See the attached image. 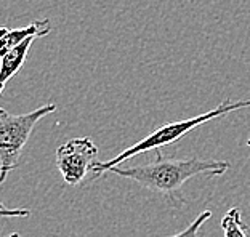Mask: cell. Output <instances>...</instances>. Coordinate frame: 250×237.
Wrapping results in <instances>:
<instances>
[{
  "instance_id": "6",
  "label": "cell",
  "mask_w": 250,
  "mask_h": 237,
  "mask_svg": "<svg viewBox=\"0 0 250 237\" xmlns=\"http://www.w3.org/2000/svg\"><path fill=\"white\" fill-rule=\"evenodd\" d=\"M36 39H39V37L26 39L24 42H21L18 47L10 50V52L5 55L2 59H0V97H2L7 82L15 74H18L20 69L22 67V64H24V61L27 58V53H29L31 45H32L34 40H36Z\"/></svg>"
},
{
  "instance_id": "11",
  "label": "cell",
  "mask_w": 250,
  "mask_h": 237,
  "mask_svg": "<svg viewBox=\"0 0 250 237\" xmlns=\"http://www.w3.org/2000/svg\"><path fill=\"white\" fill-rule=\"evenodd\" d=\"M247 146H249V148H250V139H247V143H246Z\"/></svg>"
},
{
  "instance_id": "5",
  "label": "cell",
  "mask_w": 250,
  "mask_h": 237,
  "mask_svg": "<svg viewBox=\"0 0 250 237\" xmlns=\"http://www.w3.org/2000/svg\"><path fill=\"white\" fill-rule=\"evenodd\" d=\"M52 31L50 20H37L24 27H0V59L29 37H45Z\"/></svg>"
},
{
  "instance_id": "3",
  "label": "cell",
  "mask_w": 250,
  "mask_h": 237,
  "mask_svg": "<svg viewBox=\"0 0 250 237\" xmlns=\"http://www.w3.org/2000/svg\"><path fill=\"white\" fill-rule=\"evenodd\" d=\"M55 111V104H45L27 114L15 116L0 108V184L21 165L22 151L37 122Z\"/></svg>"
},
{
  "instance_id": "7",
  "label": "cell",
  "mask_w": 250,
  "mask_h": 237,
  "mask_svg": "<svg viewBox=\"0 0 250 237\" xmlns=\"http://www.w3.org/2000/svg\"><path fill=\"white\" fill-rule=\"evenodd\" d=\"M221 229L225 237H249V228L242 221V213L237 207L229 208L221 218Z\"/></svg>"
},
{
  "instance_id": "2",
  "label": "cell",
  "mask_w": 250,
  "mask_h": 237,
  "mask_svg": "<svg viewBox=\"0 0 250 237\" xmlns=\"http://www.w3.org/2000/svg\"><path fill=\"white\" fill-rule=\"evenodd\" d=\"M242 108H250V99L236 101V103H232L231 99H225L223 103L218 104L215 109L204 112V114H199V116L191 117V118H183V120H177V122H168V123H166V125L156 128L151 135H147L146 138L138 141V143L132 144L128 149L121 152L117 157H112L111 160H107V162L96 160L92 167L93 177L96 178V177H100V175L109 172L111 168L119 167L122 162L132 159V157L141 154V152L156 151V149L164 148V146L177 143V141H180L183 137H186V135L189 132H192L194 128L204 125L206 122L213 120V118H220L226 114H229V112H232V111H237V109H242Z\"/></svg>"
},
{
  "instance_id": "1",
  "label": "cell",
  "mask_w": 250,
  "mask_h": 237,
  "mask_svg": "<svg viewBox=\"0 0 250 237\" xmlns=\"http://www.w3.org/2000/svg\"><path fill=\"white\" fill-rule=\"evenodd\" d=\"M229 168L225 160H202L199 157L189 159H167L162 156L161 149H156V159L147 163L133 167H114L109 172L122 178H128L143 188L156 194L164 196L173 205H183L181 188L188 179L207 175V177H220Z\"/></svg>"
},
{
  "instance_id": "9",
  "label": "cell",
  "mask_w": 250,
  "mask_h": 237,
  "mask_svg": "<svg viewBox=\"0 0 250 237\" xmlns=\"http://www.w3.org/2000/svg\"><path fill=\"white\" fill-rule=\"evenodd\" d=\"M31 212L27 208H10L0 202V219L2 218H26L29 217Z\"/></svg>"
},
{
  "instance_id": "8",
  "label": "cell",
  "mask_w": 250,
  "mask_h": 237,
  "mask_svg": "<svg viewBox=\"0 0 250 237\" xmlns=\"http://www.w3.org/2000/svg\"><path fill=\"white\" fill-rule=\"evenodd\" d=\"M210 218H212V212L204 210L202 213H199V215L194 218V221H192L186 229H183L181 233L175 234V236H168V237H199V231H201V228L204 226V223L208 221Z\"/></svg>"
},
{
  "instance_id": "10",
  "label": "cell",
  "mask_w": 250,
  "mask_h": 237,
  "mask_svg": "<svg viewBox=\"0 0 250 237\" xmlns=\"http://www.w3.org/2000/svg\"><path fill=\"white\" fill-rule=\"evenodd\" d=\"M8 237H20V233H13V234H10Z\"/></svg>"
},
{
  "instance_id": "4",
  "label": "cell",
  "mask_w": 250,
  "mask_h": 237,
  "mask_svg": "<svg viewBox=\"0 0 250 237\" xmlns=\"http://www.w3.org/2000/svg\"><path fill=\"white\" fill-rule=\"evenodd\" d=\"M96 157H98V148L92 138H72L58 146L55 162L64 183L76 186L82 183L85 177L92 172Z\"/></svg>"
}]
</instances>
